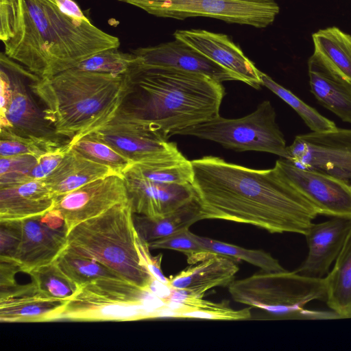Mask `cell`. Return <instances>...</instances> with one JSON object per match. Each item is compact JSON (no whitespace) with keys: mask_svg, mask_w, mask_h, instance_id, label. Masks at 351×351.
<instances>
[{"mask_svg":"<svg viewBox=\"0 0 351 351\" xmlns=\"http://www.w3.org/2000/svg\"><path fill=\"white\" fill-rule=\"evenodd\" d=\"M228 291L232 299L271 314L300 319L339 318L334 312L304 308L313 300L326 301L325 278H312L293 271H261L234 280Z\"/></svg>","mask_w":351,"mask_h":351,"instance_id":"cell-6","label":"cell"},{"mask_svg":"<svg viewBox=\"0 0 351 351\" xmlns=\"http://www.w3.org/2000/svg\"><path fill=\"white\" fill-rule=\"evenodd\" d=\"M128 169L138 176L161 183L192 184L193 180L191 160H187L183 155L135 162Z\"/></svg>","mask_w":351,"mask_h":351,"instance_id":"cell-28","label":"cell"},{"mask_svg":"<svg viewBox=\"0 0 351 351\" xmlns=\"http://www.w3.org/2000/svg\"><path fill=\"white\" fill-rule=\"evenodd\" d=\"M67 302L47 295L32 281L24 285H17L0 293V321L6 323L56 321Z\"/></svg>","mask_w":351,"mask_h":351,"instance_id":"cell-20","label":"cell"},{"mask_svg":"<svg viewBox=\"0 0 351 351\" xmlns=\"http://www.w3.org/2000/svg\"><path fill=\"white\" fill-rule=\"evenodd\" d=\"M51 151L53 150H51L28 138L18 136L8 129L1 128V157L32 155L39 158Z\"/></svg>","mask_w":351,"mask_h":351,"instance_id":"cell-36","label":"cell"},{"mask_svg":"<svg viewBox=\"0 0 351 351\" xmlns=\"http://www.w3.org/2000/svg\"><path fill=\"white\" fill-rule=\"evenodd\" d=\"M30 90L43 104L45 120L69 144L110 120L128 90L126 75H115L73 67L52 77L37 75Z\"/></svg>","mask_w":351,"mask_h":351,"instance_id":"cell-4","label":"cell"},{"mask_svg":"<svg viewBox=\"0 0 351 351\" xmlns=\"http://www.w3.org/2000/svg\"><path fill=\"white\" fill-rule=\"evenodd\" d=\"M21 221V241L14 261L28 274L56 258L67 245V232L65 227L52 225L44 215Z\"/></svg>","mask_w":351,"mask_h":351,"instance_id":"cell-17","label":"cell"},{"mask_svg":"<svg viewBox=\"0 0 351 351\" xmlns=\"http://www.w3.org/2000/svg\"><path fill=\"white\" fill-rule=\"evenodd\" d=\"M141 59L132 53H124L118 48L101 51L81 62L76 67L90 71L109 73L115 75H125Z\"/></svg>","mask_w":351,"mask_h":351,"instance_id":"cell-34","label":"cell"},{"mask_svg":"<svg viewBox=\"0 0 351 351\" xmlns=\"http://www.w3.org/2000/svg\"><path fill=\"white\" fill-rule=\"evenodd\" d=\"M128 201L123 176L111 175L56 198L53 209L62 216L67 234L79 223Z\"/></svg>","mask_w":351,"mask_h":351,"instance_id":"cell-14","label":"cell"},{"mask_svg":"<svg viewBox=\"0 0 351 351\" xmlns=\"http://www.w3.org/2000/svg\"><path fill=\"white\" fill-rule=\"evenodd\" d=\"M202 219L252 225L270 233L305 236L319 215L275 165L258 170L217 156L191 160Z\"/></svg>","mask_w":351,"mask_h":351,"instance_id":"cell-1","label":"cell"},{"mask_svg":"<svg viewBox=\"0 0 351 351\" xmlns=\"http://www.w3.org/2000/svg\"><path fill=\"white\" fill-rule=\"evenodd\" d=\"M54 261L63 273L78 285L99 278L122 279L99 261L69 245L66 246Z\"/></svg>","mask_w":351,"mask_h":351,"instance_id":"cell-29","label":"cell"},{"mask_svg":"<svg viewBox=\"0 0 351 351\" xmlns=\"http://www.w3.org/2000/svg\"><path fill=\"white\" fill-rule=\"evenodd\" d=\"M28 274L42 292L53 298L69 301L80 287L63 273L54 261L33 269Z\"/></svg>","mask_w":351,"mask_h":351,"instance_id":"cell-32","label":"cell"},{"mask_svg":"<svg viewBox=\"0 0 351 351\" xmlns=\"http://www.w3.org/2000/svg\"><path fill=\"white\" fill-rule=\"evenodd\" d=\"M287 152L297 167L351 180V129L298 135Z\"/></svg>","mask_w":351,"mask_h":351,"instance_id":"cell-11","label":"cell"},{"mask_svg":"<svg viewBox=\"0 0 351 351\" xmlns=\"http://www.w3.org/2000/svg\"><path fill=\"white\" fill-rule=\"evenodd\" d=\"M196 238L205 252L230 256L239 261H245L265 271L274 272L286 270L277 259L263 250L246 249L234 244L198 235H196Z\"/></svg>","mask_w":351,"mask_h":351,"instance_id":"cell-30","label":"cell"},{"mask_svg":"<svg viewBox=\"0 0 351 351\" xmlns=\"http://www.w3.org/2000/svg\"><path fill=\"white\" fill-rule=\"evenodd\" d=\"M125 75L128 90L118 111L166 140L219 115L225 89L209 77L142 62Z\"/></svg>","mask_w":351,"mask_h":351,"instance_id":"cell-3","label":"cell"},{"mask_svg":"<svg viewBox=\"0 0 351 351\" xmlns=\"http://www.w3.org/2000/svg\"><path fill=\"white\" fill-rule=\"evenodd\" d=\"M173 36L235 74L240 81L256 89L262 85L261 71L227 35L192 29L176 30Z\"/></svg>","mask_w":351,"mask_h":351,"instance_id":"cell-15","label":"cell"},{"mask_svg":"<svg viewBox=\"0 0 351 351\" xmlns=\"http://www.w3.org/2000/svg\"><path fill=\"white\" fill-rule=\"evenodd\" d=\"M38 158L32 155L1 157L0 188L28 182V175Z\"/></svg>","mask_w":351,"mask_h":351,"instance_id":"cell-35","label":"cell"},{"mask_svg":"<svg viewBox=\"0 0 351 351\" xmlns=\"http://www.w3.org/2000/svg\"><path fill=\"white\" fill-rule=\"evenodd\" d=\"M262 85L266 86L274 94L290 106L302 119L306 125L315 132H324L337 128L332 121L322 115L289 90L272 80L267 74L260 72Z\"/></svg>","mask_w":351,"mask_h":351,"instance_id":"cell-31","label":"cell"},{"mask_svg":"<svg viewBox=\"0 0 351 351\" xmlns=\"http://www.w3.org/2000/svg\"><path fill=\"white\" fill-rule=\"evenodd\" d=\"M114 174L119 175L108 167L84 157L69 146L59 165L43 181L56 198L94 180Z\"/></svg>","mask_w":351,"mask_h":351,"instance_id":"cell-24","label":"cell"},{"mask_svg":"<svg viewBox=\"0 0 351 351\" xmlns=\"http://www.w3.org/2000/svg\"><path fill=\"white\" fill-rule=\"evenodd\" d=\"M128 201L134 214L160 218L175 211L194 197L192 184H166L138 176L128 169L123 173Z\"/></svg>","mask_w":351,"mask_h":351,"instance_id":"cell-16","label":"cell"},{"mask_svg":"<svg viewBox=\"0 0 351 351\" xmlns=\"http://www.w3.org/2000/svg\"><path fill=\"white\" fill-rule=\"evenodd\" d=\"M1 68L8 73L10 94L5 108L1 111V128L33 141L51 150L62 145L61 138L45 120L41 110L27 90L25 80L32 75L29 70L9 58L0 55Z\"/></svg>","mask_w":351,"mask_h":351,"instance_id":"cell-10","label":"cell"},{"mask_svg":"<svg viewBox=\"0 0 351 351\" xmlns=\"http://www.w3.org/2000/svg\"><path fill=\"white\" fill-rule=\"evenodd\" d=\"M21 271L14 261H0V293H3L14 287L18 284L15 275Z\"/></svg>","mask_w":351,"mask_h":351,"instance_id":"cell-42","label":"cell"},{"mask_svg":"<svg viewBox=\"0 0 351 351\" xmlns=\"http://www.w3.org/2000/svg\"><path fill=\"white\" fill-rule=\"evenodd\" d=\"M69 149L66 143L53 151L40 156L28 175V180H43L49 176L59 165Z\"/></svg>","mask_w":351,"mask_h":351,"instance_id":"cell-40","label":"cell"},{"mask_svg":"<svg viewBox=\"0 0 351 351\" xmlns=\"http://www.w3.org/2000/svg\"><path fill=\"white\" fill-rule=\"evenodd\" d=\"M151 249H168L179 251L187 256V261L201 252H204L196 234L185 228L168 237L148 243Z\"/></svg>","mask_w":351,"mask_h":351,"instance_id":"cell-38","label":"cell"},{"mask_svg":"<svg viewBox=\"0 0 351 351\" xmlns=\"http://www.w3.org/2000/svg\"><path fill=\"white\" fill-rule=\"evenodd\" d=\"M138 247L143 255L146 265L152 274V277L157 282L168 287L169 278H167L161 270V260L162 254L157 256H152L149 253V247L148 243L142 240L138 234L136 240Z\"/></svg>","mask_w":351,"mask_h":351,"instance_id":"cell-41","label":"cell"},{"mask_svg":"<svg viewBox=\"0 0 351 351\" xmlns=\"http://www.w3.org/2000/svg\"><path fill=\"white\" fill-rule=\"evenodd\" d=\"M314 53L332 70L351 82V36L336 27L312 35Z\"/></svg>","mask_w":351,"mask_h":351,"instance_id":"cell-27","label":"cell"},{"mask_svg":"<svg viewBox=\"0 0 351 351\" xmlns=\"http://www.w3.org/2000/svg\"><path fill=\"white\" fill-rule=\"evenodd\" d=\"M238 261L219 254L202 252L194 258L190 266L169 278L168 287L204 295L210 289L229 286L234 280L239 271Z\"/></svg>","mask_w":351,"mask_h":351,"instance_id":"cell-21","label":"cell"},{"mask_svg":"<svg viewBox=\"0 0 351 351\" xmlns=\"http://www.w3.org/2000/svg\"><path fill=\"white\" fill-rule=\"evenodd\" d=\"M276 118L270 101H264L255 111L245 117L227 119L219 115L183 129L176 134L215 141L226 148L239 152H268L287 159L286 141Z\"/></svg>","mask_w":351,"mask_h":351,"instance_id":"cell-8","label":"cell"},{"mask_svg":"<svg viewBox=\"0 0 351 351\" xmlns=\"http://www.w3.org/2000/svg\"><path fill=\"white\" fill-rule=\"evenodd\" d=\"M0 39L9 58L40 78L121 44L74 0H0Z\"/></svg>","mask_w":351,"mask_h":351,"instance_id":"cell-2","label":"cell"},{"mask_svg":"<svg viewBox=\"0 0 351 351\" xmlns=\"http://www.w3.org/2000/svg\"><path fill=\"white\" fill-rule=\"evenodd\" d=\"M311 92L318 103L343 121L351 123V82L313 53L308 60Z\"/></svg>","mask_w":351,"mask_h":351,"instance_id":"cell-22","label":"cell"},{"mask_svg":"<svg viewBox=\"0 0 351 351\" xmlns=\"http://www.w3.org/2000/svg\"><path fill=\"white\" fill-rule=\"evenodd\" d=\"M351 230V219H333L313 223L305 235L308 252L304 262L294 270L312 278H324L339 255Z\"/></svg>","mask_w":351,"mask_h":351,"instance_id":"cell-18","label":"cell"},{"mask_svg":"<svg viewBox=\"0 0 351 351\" xmlns=\"http://www.w3.org/2000/svg\"><path fill=\"white\" fill-rule=\"evenodd\" d=\"M21 237V220H0V261L14 260Z\"/></svg>","mask_w":351,"mask_h":351,"instance_id":"cell-39","label":"cell"},{"mask_svg":"<svg viewBox=\"0 0 351 351\" xmlns=\"http://www.w3.org/2000/svg\"><path fill=\"white\" fill-rule=\"evenodd\" d=\"M56 197L43 180L0 188V220H23L51 210Z\"/></svg>","mask_w":351,"mask_h":351,"instance_id":"cell-23","label":"cell"},{"mask_svg":"<svg viewBox=\"0 0 351 351\" xmlns=\"http://www.w3.org/2000/svg\"><path fill=\"white\" fill-rule=\"evenodd\" d=\"M88 135L108 145L134 163L182 155L175 143L169 142L147 125L119 111Z\"/></svg>","mask_w":351,"mask_h":351,"instance_id":"cell-12","label":"cell"},{"mask_svg":"<svg viewBox=\"0 0 351 351\" xmlns=\"http://www.w3.org/2000/svg\"><path fill=\"white\" fill-rule=\"evenodd\" d=\"M147 65L171 67L187 72L202 74L217 82L240 79L210 59L180 40L161 43L155 46L131 49Z\"/></svg>","mask_w":351,"mask_h":351,"instance_id":"cell-19","label":"cell"},{"mask_svg":"<svg viewBox=\"0 0 351 351\" xmlns=\"http://www.w3.org/2000/svg\"><path fill=\"white\" fill-rule=\"evenodd\" d=\"M202 220L197 197L170 214L160 218L133 215L135 229L139 237L147 243L162 239L175 232L189 228Z\"/></svg>","mask_w":351,"mask_h":351,"instance_id":"cell-25","label":"cell"},{"mask_svg":"<svg viewBox=\"0 0 351 351\" xmlns=\"http://www.w3.org/2000/svg\"><path fill=\"white\" fill-rule=\"evenodd\" d=\"M319 215L351 219V184L318 171L297 167L286 158L275 164Z\"/></svg>","mask_w":351,"mask_h":351,"instance_id":"cell-13","label":"cell"},{"mask_svg":"<svg viewBox=\"0 0 351 351\" xmlns=\"http://www.w3.org/2000/svg\"><path fill=\"white\" fill-rule=\"evenodd\" d=\"M160 317L195 318L215 320H241L251 317L250 308L240 310L230 308L226 311L175 310L165 306L160 312Z\"/></svg>","mask_w":351,"mask_h":351,"instance_id":"cell-37","label":"cell"},{"mask_svg":"<svg viewBox=\"0 0 351 351\" xmlns=\"http://www.w3.org/2000/svg\"><path fill=\"white\" fill-rule=\"evenodd\" d=\"M68 145L84 157L107 166L123 176L134 164L114 148L88 134Z\"/></svg>","mask_w":351,"mask_h":351,"instance_id":"cell-33","label":"cell"},{"mask_svg":"<svg viewBox=\"0 0 351 351\" xmlns=\"http://www.w3.org/2000/svg\"><path fill=\"white\" fill-rule=\"evenodd\" d=\"M325 280L328 306L339 318H351V230Z\"/></svg>","mask_w":351,"mask_h":351,"instance_id":"cell-26","label":"cell"},{"mask_svg":"<svg viewBox=\"0 0 351 351\" xmlns=\"http://www.w3.org/2000/svg\"><path fill=\"white\" fill-rule=\"evenodd\" d=\"M133 215L129 201L118 204L73 228L66 236L67 245L151 291L154 279L137 245Z\"/></svg>","mask_w":351,"mask_h":351,"instance_id":"cell-5","label":"cell"},{"mask_svg":"<svg viewBox=\"0 0 351 351\" xmlns=\"http://www.w3.org/2000/svg\"><path fill=\"white\" fill-rule=\"evenodd\" d=\"M165 303L149 291L121 278H99L80 285L57 320L136 321L158 318Z\"/></svg>","mask_w":351,"mask_h":351,"instance_id":"cell-7","label":"cell"},{"mask_svg":"<svg viewBox=\"0 0 351 351\" xmlns=\"http://www.w3.org/2000/svg\"><path fill=\"white\" fill-rule=\"evenodd\" d=\"M158 17L184 20L203 16L258 28L273 23L280 11L274 0H117Z\"/></svg>","mask_w":351,"mask_h":351,"instance_id":"cell-9","label":"cell"}]
</instances>
